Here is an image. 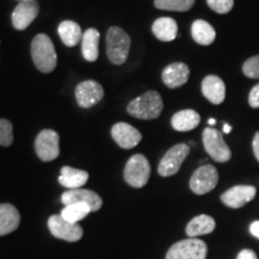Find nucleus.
<instances>
[{
    "label": "nucleus",
    "mask_w": 259,
    "mask_h": 259,
    "mask_svg": "<svg viewBox=\"0 0 259 259\" xmlns=\"http://www.w3.org/2000/svg\"><path fill=\"white\" fill-rule=\"evenodd\" d=\"M162 109H163V101L160 94L155 90L138 96L137 99L132 100L127 106L128 114L142 120H151V119L158 118Z\"/></svg>",
    "instance_id": "nucleus-1"
},
{
    "label": "nucleus",
    "mask_w": 259,
    "mask_h": 259,
    "mask_svg": "<svg viewBox=\"0 0 259 259\" xmlns=\"http://www.w3.org/2000/svg\"><path fill=\"white\" fill-rule=\"evenodd\" d=\"M31 58L41 72L50 73L57 66V53L48 35L38 34L31 42Z\"/></svg>",
    "instance_id": "nucleus-2"
},
{
    "label": "nucleus",
    "mask_w": 259,
    "mask_h": 259,
    "mask_svg": "<svg viewBox=\"0 0 259 259\" xmlns=\"http://www.w3.org/2000/svg\"><path fill=\"white\" fill-rule=\"evenodd\" d=\"M107 56L112 64L121 65L127 60L131 38L125 30L119 27H111L107 31L106 37Z\"/></svg>",
    "instance_id": "nucleus-3"
},
{
    "label": "nucleus",
    "mask_w": 259,
    "mask_h": 259,
    "mask_svg": "<svg viewBox=\"0 0 259 259\" xmlns=\"http://www.w3.org/2000/svg\"><path fill=\"white\" fill-rule=\"evenodd\" d=\"M150 173V163L147 157L142 154H136L126 163L124 179L130 186L135 187V189H141L147 185Z\"/></svg>",
    "instance_id": "nucleus-4"
},
{
    "label": "nucleus",
    "mask_w": 259,
    "mask_h": 259,
    "mask_svg": "<svg viewBox=\"0 0 259 259\" xmlns=\"http://www.w3.org/2000/svg\"><path fill=\"white\" fill-rule=\"evenodd\" d=\"M203 144L204 149L212 160L220 163L228 162L232 157V151L226 144L223 135L219 130L206 127L203 131Z\"/></svg>",
    "instance_id": "nucleus-5"
},
{
    "label": "nucleus",
    "mask_w": 259,
    "mask_h": 259,
    "mask_svg": "<svg viewBox=\"0 0 259 259\" xmlns=\"http://www.w3.org/2000/svg\"><path fill=\"white\" fill-rule=\"evenodd\" d=\"M208 253L206 244L200 239H185L174 244L168 250L166 259H205Z\"/></svg>",
    "instance_id": "nucleus-6"
},
{
    "label": "nucleus",
    "mask_w": 259,
    "mask_h": 259,
    "mask_svg": "<svg viewBox=\"0 0 259 259\" xmlns=\"http://www.w3.org/2000/svg\"><path fill=\"white\" fill-rule=\"evenodd\" d=\"M190 154V147L185 143H180L171 147L164 154L158 164V174L161 177H171L177 174L181 168V164Z\"/></svg>",
    "instance_id": "nucleus-7"
},
{
    "label": "nucleus",
    "mask_w": 259,
    "mask_h": 259,
    "mask_svg": "<svg viewBox=\"0 0 259 259\" xmlns=\"http://www.w3.org/2000/svg\"><path fill=\"white\" fill-rule=\"evenodd\" d=\"M219 183L218 169L211 164H204L192 174L190 179V189L193 193L202 194L209 193L215 189Z\"/></svg>",
    "instance_id": "nucleus-8"
},
{
    "label": "nucleus",
    "mask_w": 259,
    "mask_h": 259,
    "mask_svg": "<svg viewBox=\"0 0 259 259\" xmlns=\"http://www.w3.org/2000/svg\"><path fill=\"white\" fill-rule=\"evenodd\" d=\"M35 150L40 160L50 162L59 156V135L53 130H42L35 141Z\"/></svg>",
    "instance_id": "nucleus-9"
},
{
    "label": "nucleus",
    "mask_w": 259,
    "mask_h": 259,
    "mask_svg": "<svg viewBox=\"0 0 259 259\" xmlns=\"http://www.w3.org/2000/svg\"><path fill=\"white\" fill-rule=\"evenodd\" d=\"M48 228L58 239L65 241H78L83 236V229L78 223H71L60 215H53L48 220Z\"/></svg>",
    "instance_id": "nucleus-10"
},
{
    "label": "nucleus",
    "mask_w": 259,
    "mask_h": 259,
    "mask_svg": "<svg viewBox=\"0 0 259 259\" xmlns=\"http://www.w3.org/2000/svg\"><path fill=\"white\" fill-rule=\"evenodd\" d=\"M76 100L82 108H90L99 103L105 96L102 85L95 80H84L74 90Z\"/></svg>",
    "instance_id": "nucleus-11"
},
{
    "label": "nucleus",
    "mask_w": 259,
    "mask_h": 259,
    "mask_svg": "<svg viewBox=\"0 0 259 259\" xmlns=\"http://www.w3.org/2000/svg\"><path fill=\"white\" fill-rule=\"evenodd\" d=\"M257 193L254 186L236 185L222 193L221 200L226 206L231 209H240L242 206L253 200Z\"/></svg>",
    "instance_id": "nucleus-12"
},
{
    "label": "nucleus",
    "mask_w": 259,
    "mask_h": 259,
    "mask_svg": "<svg viewBox=\"0 0 259 259\" xmlns=\"http://www.w3.org/2000/svg\"><path fill=\"white\" fill-rule=\"evenodd\" d=\"M61 202L64 205H70L74 203H84L90 206L92 211H97L102 208V198L92 190H69L61 194Z\"/></svg>",
    "instance_id": "nucleus-13"
},
{
    "label": "nucleus",
    "mask_w": 259,
    "mask_h": 259,
    "mask_svg": "<svg viewBox=\"0 0 259 259\" xmlns=\"http://www.w3.org/2000/svg\"><path fill=\"white\" fill-rule=\"evenodd\" d=\"M112 137L122 149H132L142 141V134L137 128L126 122H116L112 127Z\"/></svg>",
    "instance_id": "nucleus-14"
},
{
    "label": "nucleus",
    "mask_w": 259,
    "mask_h": 259,
    "mask_svg": "<svg viewBox=\"0 0 259 259\" xmlns=\"http://www.w3.org/2000/svg\"><path fill=\"white\" fill-rule=\"evenodd\" d=\"M40 11V5L36 0L34 2L19 3L12 12V24L17 30H24L30 25Z\"/></svg>",
    "instance_id": "nucleus-15"
},
{
    "label": "nucleus",
    "mask_w": 259,
    "mask_h": 259,
    "mask_svg": "<svg viewBox=\"0 0 259 259\" xmlns=\"http://www.w3.org/2000/svg\"><path fill=\"white\" fill-rule=\"evenodd\" d=\"M190 77V69L184 63H173L162 71V80L168 88L177 89L183 87Z\"/></svg>",
    "instance_id": "nucleus-16"
},
{
    "label": "nucleus",
    "mask_w": 259,
    "mask_h": 259,
    "mask_svg": "<svg viewBox=\"0 0 259 259\" xmlns=\"http://www.w3.org/2000/svg\"><path fill=\"white\" fill-rule=\"evenodd\" d=\"M202 93L212 105H221L226 99V84L216 74H209L202 82Z\"/></svg>",
    "instance_id": "nucleus-17"
},
{
    "label": "nucleus",
    "mask_w": 259,
    "mask_h": 259,
    "mask_svg": "<svg viewBox=\"0 0 259 259\" xmlns=\"http://www.w3.org/2000/svg\"><path fill=\"white\" fill-rule=\"evenodd\" d=\"M21 223V215L12 204H0V235L15 232Z\"/></svg>",
    "instance_id": "nucleus-18"
},
{
    "label": "nucleus",
    "mask_w": 259,
    "mask_h": 259,
    "mask_svg": "<svg viewBox=\"0 0 259 259\" xmlns=\"http://www.w3.org/2000/svg\"><path fill=\"white\" fill-rule=\"evenodd\" d=\"M59 177L60 185L69 190H77L83 187L87 184L89 179L88 171L77 169V168H72L69 166H65L61 168Z\"/></svg>",
    "instance_id": "nucleus-19"
},
{
    "label": "nucleus",
    "mask_w": 259,
    "mask_h": 259,
    "mask_svg": "<svg viewBox=\"0 0 259 259\" xmlns=\"http://www.w3.org/2000/svg\"><path fill=\"white\" fill-rule=\"evenodd\" d=\"M171 127L176 131L187 132L196 128L200 122V115L193 109H184L171 116Z\"/></svg>",
    "instance_id": "nucleus-20"
},
{
    "label": "nucleus",
    "mask_w": 259,
    "mask_h": 259,
    "mask_svg": "<svg viewBox=\"0 0 259 259\" xmlns=\"http://www.w3.org/2000/svg\"><path fill=\"white\" fill-rule=\"evenodd\" d=\"M151 30L160 41L170 42L176 40L178 35V23L176 19L170 17H161L154 22Z\"/></svg>",
    "instance_id": "nucleus-21"
},
{
    "label": "nucleus",
    "mask_w": 259,
    "mask_h": 259,
    "mask_svg": "<svg viewBox=\"0 0 259 259\" xmlns=\"http://www.w3.org/2000/svg\"><path fill=\"white\" fill-rule=\"evenodd\" d=\"M191 35L193 40L200 46H210L216 38V31L213 27L206 21L197 19L191 27Z\"/></svg>",
    "instance_id": "nucleus-22"
},
{
    "label": "nucleus",
    "mask_w": 259,
    "mask_h": 259,
    "mask_svg": "<svg viewBox=\"0 0 259 259\" xmlns=\"http://www.w3.org/2000/svg\"><path fill=\"white\" fill-rule=\"evenodd\" d=\"M99 41L100 32L94 28L84 31L82 38V54L87 61H96L99 58Z\"/></svg>",
    "instance_id": "nucleus-23"
},
{
    "label": "nucleus",
    "mask_w": 259,
    "mask_h": 259,
    "mask_svg": "<svg viewBox=\"0 0 259 259\" xmlns=\"http://www.w3.org/2000/svg\"><path fill=\"white\" fill-rule=\"evenodd\" d=\"M216 223L211 216L199 215L191 220L186 227V234L190 238H197L200 235H206L213 232Z\"/></svg>",
    "instance_id": "nucleus-24"
},
{
    "label": "nucleus",
    "mask_w": 259,
    "mask_h": 259,
    "mask_svg": "<svg viewBox=\"0 0 259 259\" xmlns=\"http://www.w3.org/2000/svg\"><path fill=\"white\" fill-rule=\"evenodd\" d=\"M58 34L67 47H74L78 45L83 38L82 29L76 22L64 21L58 27Z\"/></svg>",
    "instance_id": "nucleus-25"
},
{
    "label": "nucleus",
    "mask_w": 259,
    "mask_h": 259,
    "mask_svg": "<svg viewBox=\"0 0 259 259\" xmlns=\"http://www.w3.org/2000/svg\"><path fill=\"white\" fill-rule=\"evenodd\" d=\"M90 212H92V209L89 205L84 203H74L70 204V205H65V208L61 210L60 216L71 223H77L80 220L87 218Z\"/></svg>",
    "instance_id": "nucleus-26"
},
{
    "label": "nucleus",
    "mask_w": 259,
    "mask_h": 259,
    "mask_svg": "<svg viewBox=\"0 0 259 259\" xmlns=\"http://www.w3.org/2000/svg\"><path fill=\"white\" fill-rule=\"evenodd\" d=\"M196 0H154L155 8L164 11L185 12L192 9Z\"/></svg>",
    "instance_id": "nucleus-27"
},
{
    "label": "nucleus",
    "mask_w": 259,
    "mask_h": 259,
    "mask_svg": "<svg viewBox=\"0 0 259 259\" xmlns=\"http://www.w3.org/2000/svg\"><path fill=\"white\" fill-rule=\"evenodd\" d=\"M14 143V126L11 121L0 119V145L10 147Z\"/></svg>",
    "instance_id": "nucleus-28"
},
{
    "label": "nucleus",
    "mask_w": 259,
    "mask_h": 259,
    "mask_svg": "<svg viewBox=\"0 0 259 259\" xmlns=\"http://www.w3.org/2000/svg\"><path fill=\"white\" fill-rule=\"evenodd\" d=\"M242 73H244L247 78L259 79V54L248 58V59L242 64Z\"/></svg>",
    "instance_id": "nucleus-29"
},
{
    "label": "nucleus",
    "mask_w": 259,
    "mask_h": 259,
    "mask_svg": "<svg viewBox=\"0 0 259 259\" xmlns=\"http://www.w3.org/2000/svg\"><path fill=\"white\" fill-rule=\"evenodd\" d=\"M206 4L216 14L226 15L232 11L234 0H206Z\"/></svg>",
    "instance_id": "nucleus-30"
},
{
    "label": "nucleus",
    "mask_w": 259,
    "mask_h": 259,
    "mask_svg": "<svg viewBox=\"0 0 259 259\" xmlns=\"http://www.w3.org/2000/svg\"><path fill=\"white\" fill-rule=\"evenodd\" d=\"M248 105L251 108H259V83L255 84L248 94Z\"/></svg>",
    "instance_id": "nucleus-31"
},
{
    "label": "nucleus",
    "mask_w": 259,
    "mask_h": 259,
    "mask_svg": "<svg viewBox=\"0 0 259 259\" xmlns=\"http://www.w3.org/2000/svg\"><path fill=\"white\" fill-rule=\"evenodd\" d=\"M236 259H258V258H257V254L254 253V251L250 250V248H245V250L239 252Z\"/></svg>",
    "instance_id": "nucleus-32"
},
{
    "label": "nucleus",
    "mask_w": 259,
    "mask_h": 259,
    "mask_svg": "<svg viewBox=\"0 0 259 259\" xmlns=\"http://www.w3.org/2000/svg\"><path fill=\"white\" fill-rule=\"evenodd\" d=\"M252 149H253V154L257 161L259 162V131L254 135L253 141H252Z\"/></svg>",
    "instance_id": "nucleus-33"
},
{
    "label": "nucleus",
    "mask_w": 259,
    "mask_h": 259,
    "mask_svg": "<svg viewBox=\"0 0 259 259\" xmlns=\"http://www.w3.org/2000/svg\"><path fill=\"white\" fill-rule=\"evenodd\" d=\"M250 233L254 236V238L259 239V221H254L251 223Z\"/></svg>",
    "instance_id": "nucleus-34"
},
{
    "label": "nucleus",
    "mask_w": 259,
    "mask_h": 259,
    "mask_svg": "<svg viewBox=\"0 0 259 259\" xmlns=\"http://www.w3.org/2000/svg\"><path fill=\"white\" fill-rule=\"evenodd\" d=\"M223 132H225V134H231V132H232V126L228 125V124L223 125Z\"/></svg>",
    "instance_id": "nucleus-35"
},
{
    "label": "nucleus",
    "mask_w": 259,
    "mask_h": 259,
    "mask_svg": "<svg viewBox=\"0 0 259 259\" xmlns=\"http://www.w3.org/2000/svg\"><path fill=\"white\" fill-rule=\"evenodd\" d=\"M208 124L209 125H211V126H213V125H215L216 124V121H215V119H209V121H208Z\"/></svg>",
    "instance_id": "nucleus-36"
},
{
    "label": "nucleus",
    "mask_w": 259,
    "mask_h": 259,
    "mask_svg": "<svg viewBox=\"0 0 259 259\" xmlns=\"http://www.w3.org/2000/svg\"><path fill=\"white\" fill-rule=\"evenodd\" d=\"M19 3H25V2H34V0H17Z\"/></svg>",
    "instance_id": "nucleus-37"
}]
</instances>
